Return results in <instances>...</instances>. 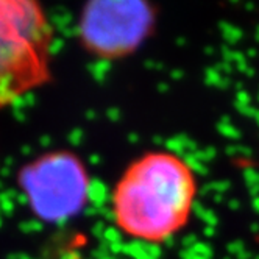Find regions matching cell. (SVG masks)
I'll list each match as a JSON object with an SVG mask.
<instances>
[{
    "label": "cell",
    "instance_id": "7a4b0ae2",
    "mask_svg": "<svg viewBox=\"0 0 259 259\" xmlns=\"http://www.w3.org/2000/svg\"><path fill=\"white\" fill-rule=\"evenodd\" d=\"M52 27L31 0H0V108L49 80Z\"/></svg>",
    "mask_w": 259,
    "mask_h": 259
},
{
    "label": "cell",
    "instance_id": "277c9868",
    "mask_svg": "<svg viewBox=\"0 0 259 259\" xmlns=\"http://www.w3.org/2000/svg\"><path fill=\"white\" fill-rule=\"evenodd\" d=\"M156 11L144 0H94L84 5L78 36L84 49L100 58L133 53L153 31Z\"/></svg>",
    "mask_w": 259,
    "mask_h": 259
},
{
    "label": "cell",
    "instance_id": "6da1fadb",
    "mask_svg": "<svg viewBox=\"0 0 259 259\" xmlns=\"http://www.w3.org/2000/svg\"><path fill=\"white\" fill-rule=\"evenodd\" d=\"M195 192L189 164L174 153H147L130 164L116 184V225L138 240L162 242L186 225Z\"/></svg>",
    "mask_w": 259,
    "mask_h": 259
},
{
    "label": "cell",
    "instance_id": "3957f363",
    "mask_svg": "<svg viewBox=\"0 0 259 259\" xmlns=\"http://www.w3.org/2000/svg\"><path fill=\"white\" fill-rule=\"evenodd\" d=\"M19 184L33 214L50 224H63L86 205L91 181L78 156L70 152L46 153L19 172Z\"/></svg>",
    "mask_w": 259,
    "mask_h": 259
}]
</instances>
